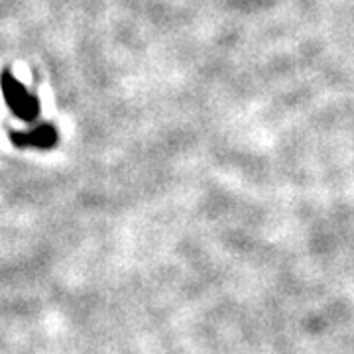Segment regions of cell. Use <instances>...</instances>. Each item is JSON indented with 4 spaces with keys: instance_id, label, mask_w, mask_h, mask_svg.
I'll return each mask as SVG.
<instances>
[{
    "instance_id": "cell-1",
    "label": "cell",
    "mask_w": 354,
    "mask_h": 354,
    "mask_svg": "<svg viewBox=\"0 0 354 354\" xmlns=\"http://www.w3.org/2000/svg\"><path fill=\"white\" fill-rule=\"evenodd\" d=\"M0 85H2V93H4V99L8 102V106L22 120H34L38 116V99L34 95H30L16 77H12L10 73H2Z\"/></svg>"
},
{
    "instance_id": "cell-2",
    "label": "cell",
    "mask_w": 354,
    "mask_h": 354,
    "mask_svg": "<svg viewBox=\"0 0 354 354\" xmlns=\"http://www.w3.org/2000/svg\"><path fill=\"white\" fill-rule=\"evenodd\" d=\"M57 140L55 128L50 124H39L28 132H14L12 142L18 148H51Z\"/></svg>"
}]
</instances>
